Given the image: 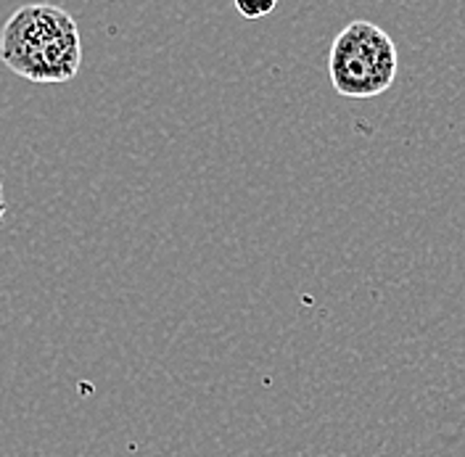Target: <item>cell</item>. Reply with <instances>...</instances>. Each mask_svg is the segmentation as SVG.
Segmentation results:
<instances>
[{"label": "cell", "instance_id": "obj_4", "mask_svg": "<svg viewBox=\"0 0 465 457\" xmlns=\"http://www.w3.org/2000/svg\"><path fill=\"white\" fill-rule=\"evenodd\" d=\"M5 212H8V206H5V194H3V180H0V225H3V220H5Z\"/></svg>", "mask_w": 465, "mask_h": 457}, {"label": "cell", "instance_id": "obj_3", "mask_svg": "<svg viewBox=\"0 0 465 457\" xmlns=\"http://www.w3.org/2000/svg\"><path fill=\"white\" fill-rule=\"evenodd\" d=\"M235 11L249 19V22H260L267 14H272L278 8V0H232Z\"/></svg>", "mask_w": 465, "mask_h": 457}, {"label": "cell", "instance_id": "obj_2", "mask_svg": "<svg viewBox=\"0 0 465 457\" xmlns=\"http://www.w3.org/2000/svg\"><path fill=\"white\" fill-rule=\"evenodd\" d=\"M328 72L333 90L347 98L381 95L394 85L400 72L397 45L378 25L357 19L336 35Z\"/></svg>", "mask_w": 465, "mask_h": 457}, {"label": "cell", "instance_id": "obj_1", "mask_svg": "<svg viewBox=\"0 0 465 457\" xmlns=\"http://www.w3.org/2000/svg\"><path fill=\"white\" fill-rule=\"evenodd\" d=\"M0 58L11 72L37 85L69 83L83 64L77 22L54 3L22 5L0 32Z\"/></svg>", "mask_w": 465, "mask_h": 457}]
</instances>
